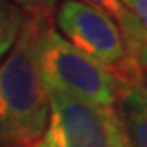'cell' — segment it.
I'll return each mask as SVG.
<instances>
[{
	"label": "cell",
	"mask_w": 147,
	"mask_h": 147,
	"mask_svg": "<svg viewBox=\"0 0 147 147\" xmlns=\"http://www.w3.org/2000/svg\"><path fill=\"white\" fill-rule=\"evenodd\" d=\"M11 2H14L18 7H22L25 13H45L39 4V0H11Z\"/></svg>",
	"instance_id": "9"
},
{
	"label": "cell",
	"mask_w": 147,
	"mask_h": 147,
	"mask_svg": "<svg viewBox=\"0 0 147 147\" xmlns=\"http://www.w3.org/2000/svg\"><path fill=\"white\" fill-rule=\"evenodd\" d=\"M83 2H87V4H90L94 7L101 9L105 14H108L113 22L117 23V27L122 25L131 14V11L121 2V0H83Z\"/></svg>",
	"instance_id": "8"
},
{
	"label": "cell",
	"mask_w": 147,
	"mask_h": 147,
	"mask_svg": "<svg viewBox=\"0 0 147 147\" xmlns=\"http://www.w3.org/2000/svg\"><path fill=\"white\" fill-rule=\"evenodd\" d=\"M39 71L46 89L117 108L124 85L96 60L75 48L60 32L48 25L41 39Z\"/></svg>",
	"instance_id": "3"
},
{
	"label": "cell",
	"mask_w": 147,
	"mask_h": 147,
	"mask_svg": "<svg viewBox=\"0 0 147 147\" xmlns=\"http://www.w3.org/2000/svg\"><path fill=\"white\" fill-rule=\"evenodd\" d=\"M117 108L131 147H147V85L124 87Z\"/></svg>",
	"instance_id": "5"
},
{
	"label": "cell",
	"mask_w": 147,
	"mask_h": 147,
	"mask_svg": "<svg viewBox=\"0 0 147 147\" xmlns=\"http://www.w3.org/2000/svg\"><path fill=\"white\" fill-rule=\"evenodd\" d=\"M25 13L11 0H0V59L13 48L20 34Z\"/></svg>",
	"instance_id": "6"
},
{
	"label": "cell",
	"mask_w": 147,
	"mask_h": 147,
	"mask_svg": "<svg viewBox=\"0 0 147 147\" xmlns=\"http://www.w3.org/2000/svg\"><path fill=\"white\" fill-rule=\"evenodd\" d=\"M55 22L62 37L112 73L124 87L145 83L144 69L128 53L117 23L101 9L83 0H62Z\"/></svg>",
	"instance_id": "2"
},
{
	"label": "cell",
	"mask_w": 147,
	"mask_h": 147,
	"mask_svg": "<svg viewBox=\"0 0 147 147\" xmlns=\"http://www.w3.org/2000/svg\"><path fill=\"white\" fill-rule=\"evenodd\" d=\"M48 90L50 113L34 147H131L117 108Z\"/></svg>",
	"instance_id": "4"
},
{
	"label": "cell",
	"mask_w": 147,
	"mask_h": 147,
	"mask_svg": "<svg viewBox=\"0 0 147 147\" xmlns=\"http://www.w3.org/2000/svg\"><path fill=\"white\" fill-rule=\"evenodd\" d=\"M126 7L135 14L142 32V48L138 53V64L144 71H147V0H129Z\"/></svg>",
	"instance_id": "7"
},
{
	"label": "cell",
	"mask_w": 147,
	"mask_h": 147,
	"mask_svg": "<svg viewBox=\"0 0 147 147\" xmlns=\"http://www.w3.org/2000/svg\"><path fill=\"white\" fill-rule=\"evenodd\" d=\"M121 2H122V4L126 5V4H128V2H129V0H121Z\"/></svg>",
	"instance_id": "11"
},
{
	"label": "cell",
	"mask_w": 147,
	"mask_h": 147,
	"mask_svg": "<svg viewBox=\"0 0 147 147\" xmlns=\"http://www.w3.org/2000/svg\"><path fill=\"white\" fill-rule=\"evenodd\" d=\"M62 2V0H39V4H41V7H43V11L45 13H48V14H51V11L59 5Z\"/></svg>",
	"instance_id": "10"
},
{
	"label": "cell",
	"mask_w": 147,
	"mask_h": 147,
	"mask_svg": "<svg viewBox=\"0 0 147 147\" xmlns=\"http://www.w3.org/2000/svg\"><path fill=\"white\" fill-rule=\"evenodd\" d=\"M51 25L46 13H25L20 34L0 64V145L34 147L43 136L50 101L39 71V48Z\"/></svg>",
	"instance_id": "1"
}]
</instances>
